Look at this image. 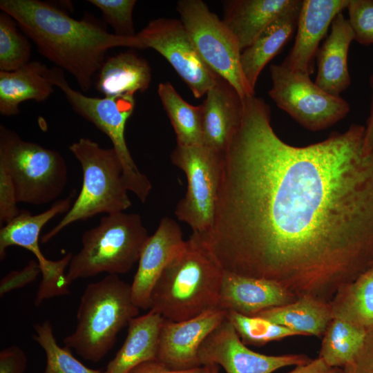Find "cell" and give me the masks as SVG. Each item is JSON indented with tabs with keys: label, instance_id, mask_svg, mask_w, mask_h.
Listing matches in <instances>:
<instances>
[{
	"label": "cell",
	"instance_id": "22",
	"mask_svg": "<svg viewBox=\"0 0 373 373\" xmlns=\"http://www.w3.org/2000/svg\"><path fill=\"white\" fill-rule=\"evenodd\" d=\"M303 1L281 13L242 51L240 64L245 77L254 90L258 78L267 64L280 50L297 26Z\"/></svg>",
	"mask_w": 373,
	"mask_h": 373
},
{
	"label": "cell",
	"instance_id": "32",
	"mask_svg": "<svg viewBox=\"0 0 373 373\" xmlns=\"http://www.w3.org/2000/svg\"><path fill=\"white\" fill-rule=\"evenodd\" d=\"M16 23L8 13H0V71H13L30 61V44Z\"/></svg>",
	"mask_w": 373,
	"mask_h": 373
},
{
	"label": "cell",
	"instance_id": "25",
	"mask_svg": "<svg viewBox=\"0 0 373 373\" xmlns=\"http://www.w3.org/2000/svg\"><path fill=\"white\" fill-rule=\"evenodd\" d=\"M151 70L148 61L132 50L119 52L105 59L95 82L104 96L134 95L148 89Z\"/></svg>",
	"mask_w": 373,
	"mask_h": 373
},
{
	"label": "cell",
	"instance_id": "35",
	"mask_svg": "<svg viewBox=\"0 0 373 373\" xmlns=\"http://www.w3.org/2000/svg\"><path fill=\"white\" fill-rule=\"evenodd\" d=\"M16 189L10 175L0 168V223L4 225L21 212L18 209Z\"/></svg>",
	"mask_w": 373,
	"mask_h": 373
},
{
	"label": "cell",
	"instance_id": "34",
	"mask_svg": "<svg viewBox=\"0 0 373 373\" xmlns=\"http://www.w3.org/2000/svg\"><path fill=\"white\" fill-rule=\"evenodd\" d=\"M347 9L354 40L365 46L373 44V0H349Z\"/></svg>",
	"mask_w": 373,
	"mask_h": 373
},
{
	"label": "cell",
	"instance_id": "12",
	"mask_svg": "<svg viewBox=\"0 0 373 373\" xmlns=\"http://www.w3.org/2000/svg\"><path fill=\"white\" fill-rule=\"evenodd\" d=\"M73 204L72 197L68 196L57 200L48 209L39 214L32 215L22 210L1 228V260L5 258L7 248L13 245L28 249L37 258L42 279L35 296V305H39L45 300L70 294L65 269L69 265L72 253L58 260L47 259L40 249L39 238L43 227L57 215L67 213Z\"/></svg>",
	"mask_w": 373,
	"mask_h": 373
},
{
	"label": "cell",
	"instance_id": "16",
	"mask_svg": "<svg viewBox=\"0 0 373 373\" xmlns=\"http://www.w3.org/2000/svg\"><path fill=\"white\" fill-rule=\"evenodd\" d=\"M184 244L179 224L169 217L163 218L142 249L137 270L131 285L132 299L140 309H149L151 295L156 282Z\"/></svg>",
	"mask_w": 373,
	"mask_h": 373
},
{
	"label": "cell",
	"instance_id": "29",
	"mask_svg": "<svg viewBox=\"0 0 373 373\" xmlns=\"http://www.w3.org/2000/svg\"><path fill=\"white\" fill-rule=\"evenodd\" d=\"M366 333L348 321L333 318L323 336L318 356L331 367L345 369L353 363Z\"/></svg>",
	"mask_w": 373,
	"mask_h": 373
},
{
	"label": "cell",
	"instance_id": "33",
	"mask_svg": "<svg viewBox=\"0 0 373 373\" xmlns=\"http://www.w3.org/2000/svg\"><path fill=\"white\" fill-rule=\"evenodd\" d=\"M99 8L104 21L115 30V34L122 37L136 35L133 22V10L135 0H89Z\"/></svg>",
	"mask_w": 373,
	"mask_h": 373
},
{
	"label": "cell",
	"instance_id": "38",
	"mask_svg": "<svg viewBox=\"0 0 373 373\" xmlns=\"http://www.w3.org/2000/svg\"><path fill=\"white\" fill-rule=\"evenodd\" d=\"M344 370L345 373H373V328L367 332L353 363Z\"/></svg>",
	"mask_w": 373,
	"mask_h": 373
},
{
	"label": "cell",
	"instance_id": "11",
	"mask_svg": "<svg viewBox=\"0 0 373 373\" xmlns=\"http://www.w3.org/2000/svg\"><path fill=\"white\" fill-rule=\"evenodd\" d=\"M269 70L272 81L269 96L304 128L312 131L327 128L350 112L346 100L327 93L309 75L281 64L271 65Z\"/></svg>",
	"mask_w": 373,
	"mask_h": 373
},
{
	"label": "cell",
	"instance_id": "24",
	"mask_svg": "<svg viewBox=\"0 0 373 373\" xmlns=\"http://www.w3.org/2000/svg\"><path fill=\"white\" fill-rule=\"evenodd\" d=\"M163 319L152 311L133 318L122 346L102 373H129L138 365L157 359Z\"/></svg>",
	"mask_w": 373,
	"mask_h": 373
},
{
	"label": "cell",
	"instance_id": "40",
	"mask_svg": "<svg viewBox=\"0 0 373 373\" xmlns=\"http://www.w3.org/2000/svg\"><path fill=\"white\" fill-rule=\"evenodd\" d=\"M287 373H345L343 368L331 367L319 356L296 367Z\"/></svg>",
	"mask_w": 373,
	"mask_h": 373
},
{
	"label": "cell",
	"instance_id": "37",
	"mask_svg": "<svg viewBox=\"0 0 373 373\" xmlns=\"http://www.w3.org/2000/svg\"><path fill=\"white\" fill-rule=\"evenodd\" d=\"M27 362V356L19 347H6L0 352V373H24Z\"/></svg>",
	"mask_w": 373,
	"mask_h": 373
},
{
	"label": "cell",
	"instance_id": "17",
	"mask_svg": "<svg viewBox=\"0 0 373 373\" xmlns=\"http://www.w3.org/2000/svg\"><path fill=\"white\" fill-rule=\"evenodd\" d=\"M349 0H304L294 44L282 65L310 76L319 43L334 17L347 8Z\"/></svg>",
	"mask_w": 373,
	"mask_h": 373
},
{
	"label": "cell",
	"instance_id": "13",
	"mask_svg": "<svg viewBox=\"0 0 373 373\" xmlns=\"http://www.w3.org/2000/svg\"><path fill=\"white\" fill-rule=\"evenodd\" d=\"M137 35L146 48L155 50L169 62L195 98L206 95L220 77L200 58L180 20L153 19Z\"/></svg>",
	"mask_w": 373,
	"mask_h": 373
},
{
	"label": "cell",
	"instance_id": "30",
	"mask_svg": "<svg viewBox=\"0 0 373 373\" xmlns=\"http://www.w3.org/2000/svg\"><path fill=\"white\" fill-rule=\"evenodd\" d=\"M35 341L44 350L46 364L44 373H102L89 368L76 359L70 349L60 347L55 338L52 326L46 320L34 325Z\"/></svg>",
	"mask_w": 373,
	"mask_h": 373
},
{
	"label": "cell",
	"instance_id": "5",
	"mask_svg": "<svg viewBox=\"0 0 373 373\" xmlns=\"http://www.w3.org/2000/svg\"><path fill=\"white\" fill-rule=\"evenodd\" d=\"M83 172L81 191L69 211L41 238L47 243L67 226L99 213L124 211L131 206L123 167L113 148L82 137L68 146Z\"/></svg>",
	"mask_w": 373,
	"mask_h": 373
},
{
	"label": "cell",
	"instance_id": "8",
	"mask_svg": "<svg viewBox=\"0 0 373 373\" xmlns=\"http://www.w3.org/2000/svg\"><path fill=\"white\" fill-rule=\"evenodd\" d=\"M47 76L55 86L61 89L77 114L93 123L109 137L122 162L128 191L144 202L152 184L148 177L140 171L125 140L126 124L135 105L134 95L86 96L74 90L67 82L64 70L57 66L48 68Z\"/></svg>",
	"mask_w": 373,
	"mask_h": 373
},
{
	"label": "cell",
	"instance_id": "9",
	"mask_svg": "<svg viewBox=\"0 0 373 373\" xmlns=\"http://www.w3.org/2000/svg\"><path fill=\"white\" fill-rule=\"evenodd\" d=\"M177 10L200 58L227 80L242 98L254 95L240 64L241 50L233 35L201 0H180Z\"/></svg>",
	"mask_w": 373,
	"mask_h": 373
},
{
	"label": "cell",
	"instance_id": "1",
	"mask_svg": "<svg viewBox=\"0 0 373 373\" xmlns=\"http://www.w3.org/2000/svg\"><path fill=\"white\" fill-rule=\"evenodd\" d=\"M352 124L294 146L260 97L243 99L222 155L207 242L224 270L277 283L297 298L330 303L373 262V149Z\"/></svg>",
	"mask_w": 373,
	"mask_h": 373
},
{
	"label": "cell",
	"instance_id": "20",
	"mask_svg": "<svg viewBox=\"0 0 373 373\" xmlns=\"http://www.w3.org/2000/svg\"><path fill=\"white\" fill-rule=\"evenodd\" d=\"M354 40L348 19L339 12L331 23V31L316 54L317 75L315 84L336 96L351 84L347 57L350 46Z\"/></svg>",
	"mask_w": 373,
	"mask_h": 373
},
{
	"label": "cell",
	"instance_id": "10",
	"mask_svg": "<svg viewBox=\"0 0 373 373\" xmlns=\"http://www.w3.org/2000/svg\"><path fill=\"white\" fill-rule=\"evenodd\" d=\"M222 155L204 145L177 144L171 153L172 163L187 179L184 197L175 214L193 232L207 233L213 220L218 193Z\"/></svg>",
	"mask_w": 373,
	"mask_h": 373
},
{
	"label": "cell",
	"instance_id": "43",
	"mask_svg": "<svg viewBox=\"0 0 373 373\" xmlns=\"http://www.w3.org/2000/svg\"><path fill=\"white\" fill-rule=\"evenodd\" d=\"M371 267H373V262H372V265H371Z\"/></svg>",
	"mask_w": 373,
	"mask_h": 373
},
{
	"label": "cell",
	"instance_id": "18",
	"mask_svg": "<svg viewBox=\"0 0 373 373\" xmlns=\"http://www.w3.org/2000/svg\"><path fill=\"white\" fill-rule=\"evenodd\" d=\"M201 106L202 145L222 155L241 122L243 99L220 77Z\"/></svg>",
	"mask_w": 373,
	"mask_h": 373
},
{
	"label": "cell",
	"instance_id": "26",
	"mask_svg": "<svg viewBox=\"0 0 373 373\" xmlns=\"http://www.w3.org/2000/svg\"><path fill=\"white\" fill-rule=\"evenodd\" d=\"M298 333L300 336L324 335L333 318L329 303L303 296L293 303L264 309L256 315Z\"/></svg>",
	"mask_w": 373,
	"mask_h": 373
},
{
	"label": "cell",
	"instance_id": "14",
	"mask_svg": "<svg viewBox=\"0 0 373 373\" xmlns=\"http://www.w3.org/2000/svg\"><path fill=\"white\" fill-rule=\"evenodd\" d=\"M201 365L222 366L227 373H272L312 359L305 354L270 356L249 350L225 318L207 336L198 350Z\"/></svg>",
	"mask_w": 373,
	"mask_h": 373
},
{
	"label": "cell",
	"instance_id": "4",
	"mask_svg": "<svg viewBox=\"0 0 373 373\" xmlns=\"http://www.w3.org/2000/svg\"><path fill=\"white\" fill-rule=\"evenodd\" d=\"M139 312L131 285L116 274H108L86 286L77 312L76 328L64 339L65 346L88 361L99 362Z\"/></svg>",
	"mask_w": 373,
	"mask_h": 373
},
{
	"label": "cell",
	"instance_id": "21",
	"mask_svg": "<svg viewBox=\"0 0 373 373\" xmlns=\"http://www.w3.org/2000/svg\"><path fill=\"white\" fill-rule=\"evenodd\" d=\"M297 0L226 1L222 19L236 40L241 51L257 39L281 13Z\"/></svg>",
	"mask_w": 373,
	"mask_h": 373
},
{
	"label": "cell",
	"instance_id": "23",
	"mask_svg": "<svg viewBox=\"0 0 373 373\" xmlns=\"http://www.w3.org/2000/svg\"><path fill=\"white\" fill-rule=\"evenodd\" d=\"M48 68L33 61L13 71H0V113L12 116L19 113V105L27 100L47 99L54 85L47 76Z\"/></svg>",
	"mask_w": 373,
	"mask_h": 373
},
{
	"label": "cell",
	"instance_id": "6",
	"mask_svg": "<svg viewBox=\"0 0 373 373\" xmlns=\"http://www.w3.org/2000/svg\"><path fill=\"white\" fill-rule=\"evenodd\" d=\"M149 236L137 213L122 211L102 217L97 227L82 235V249L73 256L68 265V285L101 273H127L139 260Z\"/></svg>",
	"mask_w": 373,
	"mask_h": 373
},
{
	"label": "cell",
	"instance_id": "19",
	"mask_svg": "<svg viewBox=\"0 0 373 373\" xmlns=\"http://www.w3.org/2000/svg\"><path fill=\"white\" fill-rule=\"evenodd\" d=\"M297 299L272 280L224 271L218 308L254 316L264 309L285 305Z\"/></svg>",
	"mask_w": 373,
	"mask_h": 373
},
{
	"label": "cell",
	"instance_id": "39",
	"mask_svg": "<svg viewBox=\"0 0 373 373\" xmlns=\"http://www.w3.org/2000/svg\"><path fill=\"white\" fill-rule=\"evenodd\" d=\"M129 373H211V367L201 365L188 370H173L155 359L138 365Z\"/></svg>",
	"mask_w": 373,
	"mask_h": 373
},
{
	"label": "cell",
	"instance_id": "15",
	"mask_svg": "<svg viewBox=\"0 0 373 373\" xmlns=\"http://www.w3.org/2000/svg\"><path fill=\"white\" fill-rule=\"evenodd\" d=\"M226 314L227 311L216 308L182 321L164 318L157 360L173 370L201 366L199 348L207 336L225 318Z\"/></svg>",
	"mask_w": 373,
	"mask_h": 373
},
{
	"label": "cell",
	"instance_id": "28",
	"mask_svg": "<svg viewBox=\"0 0 373 373\" xmlns=\"http://www.w3.org/2000/svg\"><path fill=\"white\" fill-rule=\"evenodd\" d=\"M157 92L175 133L177 144L202 145V106L184 100L170 82L160 83Z\"/></svg>",
	"mask_w": 373,
	"mask_h": 373
},
{
	"label": "cell",
	"instance_id": "36",
	"mask_svg": "<svg viewBox=\"0 0 373 373\" xmlns=\"http://www.w3.org/2000/svg\"><path fill=\"white\" fill-rule=\"evenodd\" d=\"M41 273L37 261L30 260L22 269L12 271L0 283V296L33 282Z\"/></svg>",
	"mask_w": 373,
	"mask_h": 373
},
{
	"label": "cell",
	"instance_id": "3",
	"mask_svg": "<svg viewBox=\"0 0 373 373\" xmlns=\"http://www.w3.org/2000/svg\"><path fill=\"white\" fill-rule=\"evenodd\" d=\"M224 274L204 234L193 232L156 282L149 311L182 321L215 309Z\"/></svg>",
	"mask_w": 373,
	"mask_h": 373
},
{
	"label": "cell",
	"instance_id": "41",
	"mask_svg": "<svg viewBox=\"0 0 373 373\" xmlns=\"http://www.w3.org/2000/svg\"><path fill=\"white\" fill-rule=\"evenodd\" d=\"M370 86L372 89V99L370 106L369 116L365 126L363 151L368 153L373 149V73L370 77Z\"/></svg>",
	"mask_w": 373,
	"mask_h": 373
},
{
	"label": "cell",
	"instance_id": "27",
	"mask_svg": "<svg viewBox=\"0 0 373 373\" xmlns=\"http://www.w3.org/2000/svg\"><path fill=\"white\" fill-rule=\"evenodd\" d=\"M333 318L348 321L366 332L373 328V267L343 285L330 301Z\"/></svg>",
	"mask_w": 373,
	"mask_h": 373
},
{
	"label": "cell",
	"instance_id": "31",
	"mask_svg": "<svg viewBox=\"0 0 373 373\" xmlns=\"http://www.w3.org/2000/svg\"><path fill=\"white\" fill-rule=\"evenodd\" d=\"M226 318L246 345H263L286 337L300 336L287 327L256 316H246L230 310L227 311Z\"/></svg>",
	"mask_w": 373,
	"mask_h": 373
},
{
	"label": "cell",
	"instance_id": "42",
	"mask_svg": "<svg viewBox=\"0 0 373 373\" xmlns=\"http://www.w3.org/2000/svg\"><path fill=\"white\" fill-rule=\"evenodd\" d=\"M211 373H219V367L217 365H210Z\"/></svg>",
	"mask_w": 373,
	"mask_h": 373
},
{
	"label": "cell",
	"instance_id": "7",
	"mask_svg": "<svg viewBox=\"0 0 373 373\" xmlns=\"http://www.w3.org/2000/svg\"><path fill=\"white\" fill-rule=\"evenodd\" d=\"M0 168L11 177L18 202L48 204L63 193L68 169L57 151L23 140L15 131L0 126Z\"/></svg>",
	"mask_w": 373,
	"mask_h": 373
},
{
	"label": "cell",
	"instance_id": "2",
	"mask_svg": "<svg viewBox=\"0 0 373 373\" xmlns=\"http://www.w3.org/2000/svg\"><path fill=\"white\" fill-rule=\"evenodd\" d=\"M0 9L10 15L41 55L75 77L87 92L115 47L146 48L140 38L108 32L92 16L77 20L52 4L39 0H1Z\"/></svg>",
	"mask_w": 373,
	"mask_h": 373
}]
</instances>
